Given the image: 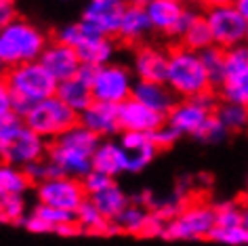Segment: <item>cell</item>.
<instances>
[{"label": "cell", "instance_id": "cell-30", "mask_svg": "<svg viewBox=\"0 0 248 246\" xmlns=\"http://www.w3.org/2000/svg\"><path fill=\"white\" fill-rule=\"evenodd\" d=\"M32 181L26 173V169L11 167L0 162V192L9 196H26L32 189Z\"/></svg>", "mask_w": 248, "mask_h": 246}, {"label": "cell", "instance_id": "cell-21", "mask_svg": "<svg viewBox=\"0 0 248 246\" xmlns=\"http://www.w3.org/2000/svg\"><path fill=\"white\" fill-rule=\"evenodd\" d=\"M40 63L51 72V76L57 80V82H63L67 78H74L82 67V61H80L76 48H72L70 45H63L59 40H51L45 48V53L40 55Z\"/></svg>", "mask_w": 248, "mask_h": 246}, {"label": "cell", "instance_id": "cell-19", "mask_svg": "<svg viewBox=\"0 0 248 246\" xmlns=\"http://www.w3.org/2000/svg\"><path fill=\"white\" fill-rule=\"evenodd\" d=\"M122 11L124 4L105 2V0H89L86 7L82 9V13H80V21L86 28H91L93 32L116 38L122 19Z\"/></svg>", "mask_w": 248, "mask_h": 246}, {"label": "cell", "instance_id": "cell-13", "mask_svg": "<svg viewBox=\"0 0 248 246\" xmlns=\"http://www.w3.org/2000/svg\"><path fill=\"white\" fill-rule=\"evenodd\" d=\"M204 19L213 34V42L221 48H232L248 40V21L235 9V4L210 7L204 11Z\"/></svg>", "mask_w": 248, "mask_h": 246}, {"label": "cell", "instance_id": "cell-32", "mask_svg": "<svg viewBox=\"0 0 248 246\" xmlns=\"http://www.w3.org/2000/svg\"><path fill=\"white\" fill-rule=\"evenodd\" d=\"M28 215L30 213L26 204V196H0V223L21 225Z\"/></svg>", "mask_w": 248, "mask_h": 246}, {"label": "cell", "instance_id": "cell-41", "mask_svg": "<svg viewBox=\"0 0 248 246\" xmlns=\"http://www.w3.org/2000/svg\"><path fill=\"white\" fill-rule=\"evenodd\" d=\"M200 2L206 9H210V7H225V4H233L235 0H200Z\"/></svg>", "mask_w": 248, "mask_h": 246}, {"label": "cell", "instance_id": "cell-17", "mask_svg": "<svg viewBox=\"0 0 248 246\" xmlns=\"http://www.w3.org/2000/svg\"><path fill=\"white\" fill-rule=\"evenodd\" d=\"M133 74L137 80H150V82H166V67H169V48L143 45L133 48Z\"/></svg>", "mask_w": 248, "mask_h": 246}, {"label": "cell", "instance_id": "cell-38", "mask_svg": "<svg viewBox=\"0 0 248 246\" xmlns=\"http://www.w3.org/2000/svg\"><path fill=\"white\" fill-rule=\"evenodd\" d=\"M19 17V2L17 0H0V28Z\"/></svg>", "mask_w": 248, "mask_h": 246}, {"label": "cell", "instance_id": "cell-15", "mask_svg": "<svg viewBox=\"0 0 248 246\" xmlns=\"http://www.w3.org/2000/svg\"><path fill=\"white\" fill-rule=\"evenodd\" d=\"M118 233H131L137 238H162L166 223L162 219L156 217V213L152 211V200H131V204L126 206L120 217L116 221Z\"/></svg>", "mask_w": 248, "mask_h": 246}, {"label": "cell", "instance_id": "cell-9", "mask_svg": "<svg viewBox=\"0 0 248 246\" xmlns=\"http://www.w3.org/2000/svg\"><path fill=\"white\" fill-rule=\"evenodd\" d=\"M135 82H137V78H135L131 67L111 61V63H105L93 70V78H91L93 97H95V101L120 106V103L133 97Z\"/></svg>", "mask_w": 248, "mask_h": 246}, {"label": "cell", "instance_id": "cell-1", "mask_svg": "<svg viewBox=\"0 0 248 246\" xmlns=\"http://www.w3.org/2000/svg\"><path fill=\"white\" fill-rule=\"evenodd\" d=\"M99 139L86 126L78 122L61 137L48 141L46 160L57 169L61 177L82 179L93 170V154H95Z\"/></svg>", "mask_w": 248, "mask_h": 246}, {"label": "cell", "instance_id": "cell-33", "mask_svg": "<svg viewBox=\"0 0 248 246\" xmlns=\"http://www.w3.org/2000/svg\"><path fill=\"white\" fill-rule=\"evenodd\" d=\"M200 57H202V63L208 72L210 82H213V89L217 91V87H219L221 80H223V74H225V48L210 45L208 48L200 51Z\"/></svg>", "mask_w": 248, "mask_h": 246}, {"label": "cell", "instance_id": "cell-10", "mask_svg": "<svg viewBox=\"0 0 248 246\" xmlns=\"http://www.w3.org/2000/svg\"><path fill=\"white\" fill-rule=\"evenodd\" d=\"M215 230V206L206 202H187L185 208L164 227L166 240H208Z\"/></svg>", "mask_w": 248, "mask_h": 246}, {"label": "cell", "instance_id": "cell-47", "mask_svg": "<svg viewBox=\"0 0 248 246\" xmlns=\"http://www.w3.org/2000/svg\"><path fill=\"white\" fill-rule=\"evenodd\" d=\"M175 2H183V4H187V0H175Z\"/></svg>", "mask_w": 248, "mask_h": 246}, {"label": "cell", "instance_id": "cell-45", "mask_svg": "<svg viewBox=\"0 0 248 246\" xmlns=\"http://www.w3.org/2000/svg\"><path fill=\"white\" fill-rule=\"evenodd\" d=\"M7 70H9V67H7V65H4V63H2V61H0V78H2V76H4V74H7Z\"/></svg>", "mask_w": 248, "mask_h": 246}, {"label": "cell", "instance_id": "cell-14", "mask_svg": "<svg viewBox=\"0 0 248 246\" xmlns=\"http://www.w3.org/2000/svg\"><path fill=\"white\" fill-rule=\"evenodd\" d=\"M34 189L38 204H46L72 215H76L78 208L89 200L82 181L74 177H53V179L38 183Z\"/></svg>", "mask_w": 248, "mask_h": 246}, {"label": "cell", "instance_id": "cell-23", "mask_svg": "<svg viewBox=\"0 0 248 246\" xmlns=\"http://www.w3.org/2000/svg\"><path fill=\"white\" fill-rule=\"evenodd\" d=\"M80 124L95 133L99 139H114L120 135V122H118V106L103 101H93L89 108L80 114Z\"/></svg>", "mask_w": 248, "mask_h": 246}, {"label": "cell", "instance_id": "cell-29", "mask_svg": "<svg viewBox=\"0 0 248 246\" xmlns=\"http://www.w3.org/2000/svg\"><path fill=\"white\" fill-rule=\"evenodd\" d=\"M215 116L219 118V122L225 126V131L229 135L248 131V106H240V103H229V101L219 99Z\"/></svg>", "mask_w": 248, "mask_h": 246}, {"label": "cell", "instance_id": "cell-31", "mask_svg": "<svg viewBox=\"0 0 248 246\" xmlns=\"http://www.w3.org/2000/svg\"><path fill=\"white\" fill-rule=\"evenodd\" d=\"M177 42L191 48V51H198V53L204 51V48H208L210 45H215L213 34H210V30H208V23H206V19H204V13H200L194 21L189 23V28L185 30L183 36Z\"/></svg>", "mask_w": 248, "mask_h": 246}, {"label": "cell", "instance_id": "cell-49", "mask_svg": "<svg viewBox=\"0 0 248 246\" xmlns=\"http://www.w3.org/2000/svg\"><path fill=\"white\" fill-rule=\"evenodd\" d=\"M0 196H2V192H0Z\"/></svg>", "mask_w": 248, "mask_h": 246}, {"label": "cell", "instance_id": "cell-46", "mask_svg": "<svg viewBox=\"0 0 248 246\" xmlns=\"http://www.w3.org/2000/svg\"><path fill=\"white\" fill-rule=\"evenodd\" d=\"M105 2H114V4H126L128 0H105Z\"/></svg>", "mask_w": 248, "mask_h": 246}, {"label": "cell", "instance_id": "cell-43", "mask_svg": "<svg viewBox=\"0 0 248 246\" xmlns=\"http://www.w3.org/2000/svg\"><path fill=\"white\" fill-rule=\"evenodd\" d=\"M152 0H128V4H137V7H147Z\"/></svg>", "mask_w": 248, "mask_h": 246}, {"label": "cell", "instance_id": "cell-27", "mask_svg": "<svg viewBox=\"0 0 248 246\" xmlns=\"http://www.w3.org/2000/svg\"><path fill=\"white\" fill-rule=\"evenodd\" d=\"M131 200L133 198L126 192H122L116 181L111 183V185H108L105 189H101V192L89 196V202L108 221H116L118 217H120V215L126 211V206L131 204Z\"/></svg>", "mask_w": 248, "mask_h": 246}, {"label": "cell", "instance_id": "cell-34", "mask_svg": "<svg viewBox=\"0 0 248 246\" xmlns=\"http://www.w3.org/2000/svg\"><path fill=\"white\" fill-rule=\"evenodd\" d=\"M32 215H36L38 219H42L45 223L51 227V233H57V230L65 223H72L74 221V215L72 213H65V211H59V208H53V206H46V204H38L32 208Z\"/></svg>", "mask_w": 248, "mask_h": 246}, {"label": "cell", "instance_id": "cell-39", "mask_svg": "<svg viewBox=\"0 0 248 246\" xmlns=\"http://www.w3.org/2000/svg\"><path fill=\"white\" fill-rule=\"evenodd\" d=\"M0 112H13V95L4 76L0 78Z\"/></svg>", "mask_w": 248, "mask_h": 246}, {"label": "cell", "instance_id": "cell-6", "mask_svg": "<svg viewBox=\"0 0 248 246\" xmlns=\"http://www.w3.org/2000/svg\"><path fill=\"white\" fill-rule=\"evenodd\" d=\"M48 141L34 133L23 118L0 139V162L11 167L28 169L30 164L46 158Z\"/></svg>", "mask_w": 248, "mask_h": 246}, {"label": "cell", "instance_id": "cell-5", "mask_svg": "<svg viewBox=\"0 0 248 246\" xmlns=\"http://www.w3.org/2000/svg\"><path fill=\"white\" fill-rule=\"evenodd\" d=\"M53 38L63 42V45H70L72 48H76L82 65L101 67L105 63H111L116 57L118 40L93 32V30L86 28L80 19L57 28Z\"/></svg>", "mask_w": 248, "mask_h": 246}, {"label": "cell", "instance_id": "cell-28", "mask_svg": "<svg viewBox=\"0 0 248 246\" xmlns=\"http://www.w3.org/2000/svg\"><path fill=\"white\" fill-rule=\"evenodd\" d=\"M74 219H76V225L80 227V233H91V236H111V233H118V227L114 221L105 219L89 200L78 208Z\"/></svg>", "mask_w": 248, "mask_h": 246}, {"label": "cell", "instance_id": "cell-37", "mask_svg": "<svg viewBox=\"0 0 248 246\" xmlns=\"http://www.w3.org/2000/svg\"><path fill=\"white\" fill-rule=\"evenodd\" d=\"M152 137H154V141H156V145H158V150H160V152L170 150V147L175 145L179 139H181L169 124H164V126H160L158 131H154V133H152Z\"/></svg>", "mask_w": 248, "mask_h": 246}, {"label": "cell", "instance_id": "cell-35", "mask_svg": "<svg viewBox=\"0 0 248 246\" xmlns=\"http://www.w3.org/2000/svg\"><path fill=\"white\" fill-rule=\"evenodd\" d=\"M227 131H225V126L219 122V118L213 114L208 118V122L202 126V131L196 135V139L198 141H202V143H219V141H223L227 137Z\"/></svg>", "mask_w": 248, "mask_h": 246}, {"label": "cell", "instance_id": "cell-26", "mask_svg": "<svg viewBox=\"0 0 248 246\" xmlns=\"http://www.w3.org/2000/svg\"><path fill=\"white\" fill-rule=\"evenodd\" d=\"M55 95H57L65 106H70L76 114H82L84 109L95 101L93 89H91V80L84 78L80 72L74 78H67V80H63V82H59L57 93Z\"/></svg>", "mask_w": 248, "mask_h": 246}, {"label": "cell", "instance_id": "cell-40", "mask_svg": "<svg viewBox=\"0 0 248 246\" xmlns=\"http://www.w3.org/2000/svg\"><path fill=\"white\" fill-rule=\"evenodd\" d=\"M19 120L21 118L15 112H0V139H2Z\"/></svg>", "mask_w": 248, "mask_h": 246}, {"label": "cell", "instance_id": "cell-24", "mask_svg": "<svg viewBox=\"0 0 248 246\" xmlns=\"http://www.w3.org/2000/svg\"><path fill=\"white\" fill-rule=\"evenodd\" d=\"M133 99L141 101L143 106L152 108L154 112L166 116L172 106L179 101L177 95L170 91L166 82H150V80H137L133 89Z\"/></svg>", "mask_w": 248, "mask_h": 246}, {"label": "cell", "instance_id": "cell-48", "mask_svg": "<svg viewBox=\"0 0 248 246\" xmlns=\"http://www.w3.org/2000/svg\"><path fill=\"white\" fill-rule=\"evenodd\" d=\"M246 202H248V189H246Z\"/></svg>", "mask_w": 248, "mask_h": 246}, {"label": "cell", "instance_id": "cell-22", "mask_svg": "<svg viewBox=\"0 0 248 246\" xmlns=\"http://www.w3.org/2000/svg\"><path fill=\"white\" fill-rule=\"evenodd\" d=\"M152 30V23H150V17H147V11L145 7H137V4H124V11H122V19H120V28H118V34H116V40L124 46H139L143 45L150 36Z\"/></svg>", "mask_w": 248, "mask_h": 246}, {"label": "cell", "instance_id": "cell-50", "mask_svg": "<svg viewBox=\"0 0 248 246\" xmlns=\"http://www.w3.org/2000/svg\"><path fill=\"white\" fill-rule=\"evenodd\" d=\"M246 133H248V131H246Z\"/></svg>", "mask_w": 248, "mask_h": 246}, {"label": "cell", "instance_id": "cell-2", "mask_svg": "<svg viewBox=\"0 0 248 246\" xmlns=\"http://www.w3.org/2000/svg\"><path fill=\"white\" fill-rule=\"evenodd\" d=\"M11 95H13V112L23 118L30 108L48 99L57 93V80L51 76L40 61H30L23 65L9 67L4 74Z\"/></svg>", "mask_w": 248, "mask_h": 246}, {"label": "cell", "instance_id": "cell-25", "mask_svg": "<svg viewBox=\"0 0 248 246\" xmlns=\"http://www.w3.org/2000/svg\"><path fill=\"white\" fill-rule=\"evenodd\" d=\"M93 170L116 177L126 173V156L118 139H101L97 145L95 154H93Z\"/></svg>", "mask_w": 248, "mask_h": 246}, {"label": "cell", "instance_id": "cell-11", "mask_svg": "<svg viewBox=\"0 0 248 246\" xmlns=\"http://www.w3.org/2000/svg\"><path fill=\"white\" fill-rule=\"evenodd\" d=\"M217 95L221 101L248 106V42L225 48V74Z\"/></svg>", "mask_w": 248, "mask_h": 246}, {"label": "cell", "instance_id": "cell-16", "mask_svg": "<svg viewBox=\"0 0 248 246\" xmlns=\"http://www.w3.org/2000/svg\"><path fill=\"white\" fill-rule=\"evenodd\" d=\"M208 240L229 246L248 244V231L244 230V204L240 202L215 204V230Z\"/></svg>", "mask_w": 248, "mask_h": 246}, {"label": "cell", "instance_id": "cell-36", "mask_svg": "<svg viewBox=\"0 0 248 246\" xmlns=\"http://www.w3.org/2000/svg\"><path fill=\"white\" fill-rule=\"evenodd\" d=\"M82 185H84V192L86 196H93V194H97V192H101V189H105L108 185H111L116 179L114 177H108V175H103V173H99V170H91L86 177H82Z\"/></svg>", "mask_w": 248, "mask_h": 246}, {"label": "cell", "instance_id": "cell-8", "mask_svg": "<svg viewBox=\"0 0 248 246\" xmlns=\"http://www.w3.org/2000/svg\"><path fill=\"white\" fill-rule=\"evenodd\" d=\"M219 106V95L217 91L191 99H179L172 109L166 114V124L175 131L179 137H194L202 131V126L215 114Z\"/></svg>", "mask_w": 248, "mask_h": 246}, {"label": "cell", "instance_id": "cell-20", "mask_svg": "<svg viewBox=\"0 0 248 246\" xmlns=\"http://www.w3.org/2000/svg\"><path fill=\"white\" fill-rule=\"evenodd\" d=\"M118 141L126 156V173H141L160 154L152 133H120Z\"/></svg>", "mask_w": 248, "mask_h": 246}, {"label": "cell", "instance_id": "cell-18", "mask_svg": "<svg viewBox=\"0 0 248 246\" xmlns=\"http://www.w3.org/2000/svg\"><path fill=\"white\" fill-rule=\"evenodd\" d=\"M120 133H154L166 124V116L154 112L137 99H126L118 106Z\"/></svg>", "mask_w": 248, "mask_h": 246}, {"label": "cell", "instance_id": "cell-42", "mask_svg": "<svg viewBox=\"0 0 248 246\" xmlns=\"http://www.w3.org/2000/svg\"><path fill=\"white\" fill-rule=\"evenodd\" d=\"M233 4H235V9L242 13V17L248 21V0H235Z\"/></svg>", "mask_w": 248, "mask_h": 246}, {"label": "cell", "instance_id": "cell-12", "mask_svg": "<svg viewBox=\"0 0 248 246\" xmlns=\"http://www.w3.org/2000/svg\"><path fill=\"white\" fill-rule=\"evenodd\" d=\"M145 11L154 32L162 34L164 38L170 40L181 38L183 32L189 28V23L200 15L196 9L183 2H175V0H152Z\"/></svg>", "mask_w": 248, "mask_h": 246}, {"label": "cell", "instance_id": "cell-3", "mask_svg": "<svg viewBox=\"0 0 248 246\" xmlns=\"http://www.w3.org/2000/svg\"><path fill=\"white\" fill-rule=\"evenodd\" d=\"M51 42L48 32L26 17H15L0 28V61L7 67L38 61Z\"/></svg>", "mask_w": 248, "mask_h": 246}, {"label": "cell", "instance_id": "cell-4", "mask_svg": "<svg viewBox=\"0 0 248 246\" xmlns=\"http://www.w3.org/2000/svg\"><path fill=\"white\" fill-rule=\"evenodd\" d=\"M166 84L177 95V99H191V97H200L215 91L200 53L179 42L169 48Z\"/></svg>", "mask_w": 248, "mask_h": 246}, {"label": "cell", "instance_id": "cell-7", "mask_svg": "<svg viewBox=\"0 0 248 246\" xmlns=\"http://www.w3.org/2000/svg\"><path fill=\"white\" fill-rule=\"evenodd\" d=\"M23 122L42 139L53 141L67 133L72 126H76L80 122V114L74 112L70 106H65L57 95H53L30 108V112L23 116Z\"/></svg>", "mask_w": 248, "mask_h": 246}, {"label": "cell", "instance_id": "cell-44", "mask_svg": "<svg viewBox=\"0 0 248 246\" xmlns=\"http://www.w3.org/2000/svg\"><path fill=\"white\" fill-rule=\"evenodd\" d=\"M244 230L248 231V202L244 204Z\"/></svg>", "mask_w": 248, "mask_h": 246}]
</instances>
